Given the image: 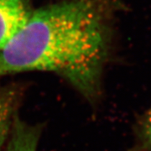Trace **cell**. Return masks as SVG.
Here are the masks:
<instances>
[{"label": "cell", "mask_w": 151, "mask_h": 151, "mask_svg": "<svg viewBox=\"0 0 151 151\" xmlns=\"http://www.w3.org/2000/svg\"><path fill=\"white\" fill-rule=\"evenodd\" d=\"M120 0H63L32 10L0 49V77L47 71L64 78L89 103L102 90Z\"/></svg>", "instance_id": "obj_1"}, {"label": "cell", "mask_w": 151, "mask_h": 151, "mask_svg": "<svg viewBox=\"0 0 151 151\" xmlns=\"http://www.w3.org/2000/svg\"><path fill=\"white\" fill-rule=\"evenodd\" d=\"M23 97L21 86L0 83V151L9 139Z\"/></svg>", "instance_id": "obj_2"}, {"label": "cell", "mask_w": 151, "mask_h": 151, "mask_svg": "<svg viewBox=\"0 0 151 151\" xmlns=\"http://www.w3.org/2000/svg\"><path fill=\"white\" fill-rule=\"evenodd\" d=\"M31 12L29 0H0V49L23 26Z\"/></svg>", "instance_id": "obj_3"}, {"label": "cell", "mask_w": 151, "mask_h": 151, "mask_svg": "<svg viewBox=\"0 0 151 151\" xmlns=\"http://www.w3.org/2000/svg\"><path fill=\"white\" fill-rule=\"evenodd\" d=\"M42 133L39 124H31L19 116L14 121L5 151H36Z\"/></svg>", "instance_id": "obj_4"}, {"label": "cell", "mask_w": 151, "mask_h": 151, "mask_svg": "<svg viewBox=\"0 0 151 151\" xmlns=\"http://www.w3.org/2000/svg\"><path fill=\"white\" fill-rule=\"evenodd\" d=\"M145 135L147 140L151 145V109L147 117V120L145 123Z\"/></svg>", "instance_id": "obj_5"}]
</instances>
